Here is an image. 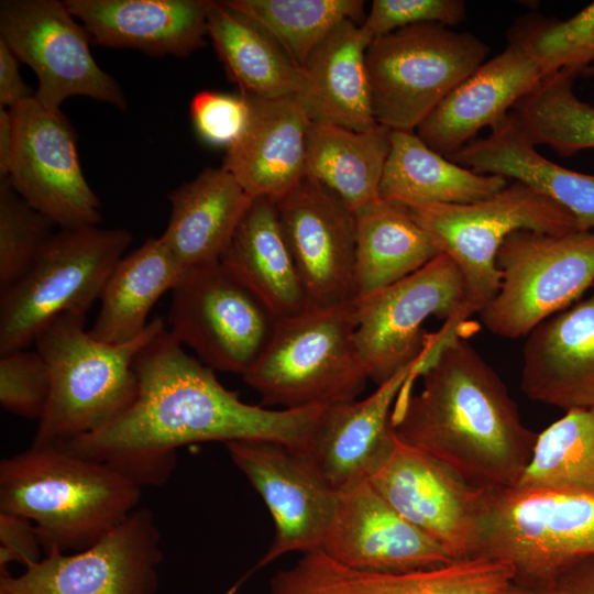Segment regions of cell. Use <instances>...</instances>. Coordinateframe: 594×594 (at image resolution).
Returning a JSON list of instances; mask_svg holds the SVG:
<instances>
[{
	"label": "cell",
	"mask_w": 594,
	"mask_h": 594,
	"mask_svg": "<svg viewBox=\"0 0 594 594\" xmlns=\"http://www.w3.org/2000/svg\"><path fill=\"white\" fill-rule=\"evenodd\" d=\"M183 346L169 330L158 333L135 359L139 389L130 408L64 447L107 463L141 488L163 485L177 449L187 444L268 440L308 449L327 406L277 410L246 404Z\"/></svg>",
	"instance_id": "cell-1"
},
{
	"label": "cell",
	"mask_w": 594,
	"mask_h": 594,
	"mask_svg": "<svg viewBox=\"0 0 594 594\" xmlns=\"http://www.w3.org/2000/svg\"><path fill=\"white\" fill-rule=\"evenodd\" d=\"M422 387L411 378L392 414L398 440L437 459L466 483L515 487L538 433L525 426L503 380L457 332L425 363Z\"/></svg>",
	"instance_id": "cell-2"
},
{
	"label": "cell",
	"mask_w": 594,
	"mask_h": 594,
	"mask_svg": "<svg viewBox=\"0 0 594 594\" xmlns=\"http://www.w3.org/2000/svg\"><path fill=\"white\" fill-rule=\"evenodd\" d=\"M141 490L65 447L31 444L0 462V512L32 521L45 553L92 546L138 508Z\"/></svg>",
	"instance_id": "cell-3"
},
{
	"label": "cell",
	"mask_w": 594,
	"mask_h": 594,
	"mask_svg": "<svg viewBox=\"0 0 594 594\" xmlns=\"http://www.w3.org/2000/svg\"><path fill=\"white\" fill-rule=\"evenodd\" d=\"M85 320L86 315L62 314L34 342L48 366L52 386L33 446L64 447L124 414L138 395L135 359L166 329L157 317L135 339L105 343L85 330Z\"/></svg>",
	"instance_id": "cell-4"
},
{
	"label": "cell",
	"mask_w": 594,
	"mask_h": 594,
	"mask_svg": "<svg viewBox=\"0 0 594 594\" xmlns=\"http://www.w3.org/2000/svg\"><path fill=\"white\" fill-rule=\"evenodd\" d=\"M359 300L276 320L265 350L242 376L264 406L299 409L358 399L369 377L355 345Z\"/></svg>",
	"instance_id": "cell-5"
},
{
	"label": "cell",
	"mask_w": 594,
	"mask_h": 594,
	"mask_svg": "<svg viewBox=\"0 0 594 594\" xmlns=\"http://www.w3.org/2000/svg\"><path fill=\"white\" fill-rule=\"evenodd\" d=\"M132 241L125 229H59L28 272L0 292V354L25 350L62 314L86 315Z\"/></svg>",
	"instance_id": "cell-6"
},
{
	"label": "cell",
	"mask_w": 594,
	"mask_h": 594,
	"mask_svg": "<svg viewBox=\"0 0 594 594\" xmlns=\"http://www.w3.org/2000/svg\"><path fill=\"white\" fill-rule=\"evenodd\" d=\"M410 209L462 276L461 323L479 314L496 295L501 284L497 253L513 232L564 234L580 230L566 209L518 182L475 202Z\"/></svg>",
	"instance_id": "cell-7"
},
{
	"label": "cell",
	"mask_w": 594,
	"mask_h": 594,
	"mask_svg": "<svg viewBox=\"0 0 594 594\" xmlns=\"http://www.w3.org/2000/svg\"><path fill=\"white\" fill-rule=\"evenodd\" d=\"M488 53V45L474 34L438 23L374 38L365 66L375 122L389 130L416 131Z\"/></svg>",
	"instance_id": "cell-8"
},
{
	"label": "cell",
	"mask_w": 594,
	"mask_h": 594,
	"mask_svg": "<svg viewBox=\"0 0 594 594\" xmlns=\"http://www.w3.org/2000/svg\"><path fill=\"white\" fill-rule=\"evenodd\" d=\"M477 556L510 563L515 583L550 586L563 569L594 557V493L490 490Z\"/></svg>",
	"instance_id": "cell-9"
},
{
	"label": "cell",
	"mask_w": 594,
	"mask_h": 594,
	"mask_svg": "<svg viewBox=\"0 0 594 594\" xmlns=\"http://www.w3.org/2000/svg\"><path fill=\"white\" fill-rule=\"evenodd\" d=\"M499 288L479 312L494 336L517 339L594 286V231L513 232L496 258Z\"/></svg>",
	"instance_id": "cell-10"
},
{
	"label": "cell",
	"mask_w": 594,
	"mask_h": 594,
	"mask_svg": "<svg viewBox=\"0 0 594 594\" xmlns=\"http://www.w3.org/2000/svg\"><path fill=\"white\" fill-rule=\"evenodd\" d=\"M463 296L458 267L441 253L402 280L356 298L355 345L369 381L380 386L435 352V334L422 330L429 317L446 319V336L457 333Z\"/></svg>",
	"instance_id": "cell-11"
},
{
	"label": "cell",
	"mask_w": 594,
	"mask_h": 594,
	"mask_svg": "<svg viewBox=\"0 0 594 594\" xmlns=\"http://www.w3.org/2000/svg\"><path fill=\"white\" fill-rule=\"evenodd\" d=\"M172 334L213 371L245 375L273 334L276 319L221 262L184 274L172 290Z\"/></svg>",
	"instance_id": "cell-12"
},
{
	"label": "cell",
	"mask_w": 594,
	"mask_h": 594,
	"mask_svg": "<svg viewBox=\"0 0 594 594\" xmlns=\"http://www.w3.org/2000/svg\"><path fill=\"white\" fill-rule=\"evenodd\" d=\"M163 558L154 513L138 507L84 550L52 551L19 575L0 566V593L156 594Z\"/></svg>",
	"instance_id": "cell-13"
},
{
	"label": "cell",
	"mask_w": 594,
	"mask_h": 594,
	"mask_svg": "<svg viewBox=\"0 0 594 594\" xmlns=\"http://www.w3.org/2000/svg\"><path fill=\"white\" fill-rule=\"evenodd\" d=\"M0 38L34 72V97L46 109L59 110L76 96L127 108L120 85L97 64L88 32L64 1L2 0Z\"/></svg>",
	"instance_id": "cell-14"
},
{
	"label": "cell",
	"mask_w": 594,
	"mask_h": 594,
	"mask_svg": "<svg viewBox=\"0 0 594 594\" xmlns=\"http://www.w3.org/2000/svg\"><path fill=\"white\" fill-rule=\"evenodd\" d=\"M226 448L264 501L275 526L267 551L229 591L237 592L253 572L285 554L321 550L338 491L306 450L268 440H237Z\"/></svg>",
	"instance_id": "cell-15"
},
{
	"label": "cell",
	"mask_w": 594,
	"mask_h": 594,
	"mask_svg": "<svg viewBox=\"0 0 594 594\" xmlns=\"http://www.w3.org/2000/svg\"><path fill=\"white\" fill-rule=\"evenodd\" d=\"M371 484L407 521L454 560L477 556L490 490L473 486L431 455L396 438Z\"/></svg>",
	"instance_id": "cell-16"
},
{
	"label": "cell",
	"mask_w": 594,
	"mask_h": 594,
	"mask_svg": "<svg viewBox=\"0 0 594 594\" xmlns=\"http://www.w3.org/2000/svg\"><path fill=\"white\" fill-rule=\"evenodd\" d=\"M11 111L15 142L7 178L12 187L59 229L98 226L101 202L80 167L69 120L34 96Z\"/></svg>",
	"instance_id": "cell-17"
},
{
	"label": "cell",
	"mask_w": 594,
	"mask_h": 594,
	"mask_svg": "<svg viewBox=\"0 0 594 594\" xmlns=\"http://www.w3.org/2000/svg\"><path fill=\"white\" fill-rule=\"evenodd\" d=\"M307 310L355 299V218L334 194L305 176L275 201Z\"/></svg>",
	"instance_id": "cell-18"
},
{
	"label": "cell",
	"mask_w": 594,
	"mask_h": 594,
	"mask_svg": "<svg viewBox=\"0 0 594 594\" xmlns=\"http://www.w3.org/2000/svg\"><path fill=\"white\" fill-rule=\"evenodd\" d=\"M321 551L342 565L369 572H409L457 561L399 515L369 480L338 491Z\"/></svg>",
	"instance_id": "cell-19"
},
{
	"label": "cell",
	"mask_w": 594,
	"mask_h": 594,
	"mask_svg": "<svg viewBox=\"0 0 594 594\" xmlns=\"http://www.w3.org/2000/svg\"><path fill=\"white\" fill-rule=\"evenodd\" d=\"M515 578L510 563L482 556L426 570L369 572L342 565L318 550L278 571L267 594H499Z\"/></svg>",
	"instance_id": "cell-20"
},
{
	"label": "cell",
	"mask_w": 594,
	"mask_h": 594,
	"mask_svg": "<svg viewBox=\"0 0 594 594\" xmlns=\"http://www.w3.org/2000/svg\"><path fill=\"white\" fill-rule=\"evenodd\" d=\"M544 73L528 44L510 33L508 44L455 87L416 129L433 151L450 157L483 128L502 122Z\"/></svg>",
	"instance_id": "cell-21"
},
{
	"label": "cell",
	"mask_w": 594,
	"mask_h": 594,
	"mask_svg": "<svg viewBox=\"0 0 594 594\" xmlns=\"http://www.w3.org/2000/svg\"><path fill=\"white\" fill-rule=\"evenodd\" d=\"M520 388L565 411L594 408V286L526 336Z\"/></svg>",
	"instance_id": "cell-22"
},
{
	"label": "cell",
	"mask_w": 594,
	"mask_h": 594,
	"mask_svg": "<svg viewBox=\"0 0 594 594\" xmlns=\"http://www.w3.org/2000/svg\"><path fill=\"white\" fill-rule=\"evenodd\" d=\"M427 359L406 367L364 399L324 408L307 452L337 491L369 480L385 458L394 440L395 402L407 382L421 374Z\"/></svg>",
	"instance_id": "cell-23"
},
{
	"label": "cell",
	"mask_w": 594,
	"mask_h": 594,
	"mask_svg": "<svg viewBox=\"0 0 594 594\" xmlns=\"http://www.w3.org/2000/svg\"><path fill=\"white\" fill-rule=\"evenodd\" d=\"M248 100L249 122L241 136L226 150L222 167L251 198L276 201L306 176L311 120L297 95Z\"/></svg>",
	"instance_id": "cell-24"
},
{
	"label": "cell",
	"mask_w": 594,
	"mask_h": 594,
	"mask_svg": "<svg viewBox=\"0 0 594 594\" xmlns=\"http://www.w3.org/2000/svg\"><path fill=\"white\" fill-rule=\"evenodd\" d=\"M209 0H65L91 43L186 57L205 45Z\"/></svg>",
	"instance_id": "cell-25"
},
{
	"label": "cell",
	"mask_w": 594,
	"mask_h": 594,
	"mask_svg": "<svg viewBox=\"0 0 594 594\" xmlns=\"http://www.w3.org/2000/svg\"><path fill=\"white\" fill-rule=\"evenodd\" d=\"M252 199L222 166L168 195L170 216L160 237L184 274L220 261Z\"/></svg>",
	"instance_id": "cell-26"
},
{
	"label": "cell",
	"mask_w": 594,
	"mask_h": 594,
	"mask_svg": "<svg viewBox=\"0 0 594 594\" xmlns=\"http://www.w3.org/2000/svg\"><path fill=\"white\" fill-rule=\"evenodd\" d=\"M480 174L518 182L548 197L594 231V175L579 173L542 156L512 112L483 139H473L448 157Z\"/></svg>",
	"instance_id": "cell-27"
},
{
	"label": "cell",
	"mask_w": 594,
	"mask_h": 594,
	"mask_svg": "<svg viewBox=\"0 0 594 594\" xmlns=\"http://www.w3.org/2000/svg\"><path fill=\"white\" fill-rule=\"evenodd\" d=\"M370 43L359 23L345 20L310 53L300 68L297 96L311 121L355 131L377 124L365 66Z\"/></svg>",
	"instance_id": "cell-28"
},
{
	"label": "cell",
	"mask_w": 594,
	"mask_h": 594,
	"mask_svg": "<svg viewBox=\"0 0 594 594\" xmlns=\"http://www.w3.org/2000/svg\"><path fill=\"white\" fill-rule=\"evenodd\" d=\"M220 262L276 320L307 310L304 287L274 200L252 199Z\"/></svg>",
	"instance_id": "cell-29"
},
{
	"label": "cell",
	"mask_w": 594,
	"mask_h": 594,
	"mask_svg": "<svg viewBox=\"0 0 594 594\" xmlns=\"http://www.w3.org/2000/svg\"><path fill=\"white\" fill-rule=\"evenodd\" d=\"M507 185L504 177L476 173L439 154L416 131H391L381 199L409 208L470 204L488 198Z\"/></svg>",
	"instance_id": "cell-30"
},
{
	"label": "cell",
	"mask_w": 594,
	"mask_h": 594,
	"mask_svg": "<svg viewBox=\"0 0 594 594\" xmlns=\"http://www.w3.org/2000/svg\"><path fill=\"white\" fill-rule=\"evenodd\" d=\"M355 298L417 272L440 253L409 207L380 199L354 212Z\"/></svg>",
	"instance_id": "cell-31"
},
{
	"label": "cell",
	"mask_w": 594,
	"mask_h": 594,
	"mask_svg": "<svg viewBox=\"0 0 594 594\" xmlns=\"http://www.w3.org/2000/svg\"><path fill=\"white\" fill-rule=\"evenodd\" d=\"M391 131L380 124L355 131L310 121L306 176L334 194L353 212L380 200Z\"/></svg>",
	"instance_id": "cell-32"
},
{
	"label": "cell",
	"mask_w": 594,
	"mask_h": 594,
	"mask_svg": "<svg viewBox=\"0 0 594 594\" xmlns=\"http://www.w3.org/2000/svg\"><path fill=\"white\" fill-rule=\"evenodd\" d=\"M207 33L228 77L248 98L297 95L301 72L287 52L254 21L222 1H208Z\"/></svg>",
	"instance_id": "cell-33"
},
{
	"label": "cell",
	"mask_w": 594,
	"mask_h": 594,
	"mask_svg": "<svg viewBox=\"0 0 594 594\" xmlns=\"http://www.w3.org/2000/svg\"><path fill=\"white\" fill-rule=\"evenodd\" d=\"M183 276L161 237L147 239L114 266L89 334L105 343L135 339L146 329L147 315L158 298Z\"/></svg>",
	"instance_id": "cell-34"
},
{
	"label": "cell",
	"mask_w": 594,
	"mask_h": 594,
	"mask_svg": "<svg viewBox=\"0 0 594 594\" xmlns=\"http://www.w3.org/2000/svg\"><path fill=\"white\" fill-rule=\"evenodd\" d=\"M580 73L566 68L546 76L510 111L535 145H547L563 156L594 148V106L574 91Z\"/></svg>",
	"instance_id": "cell-35"
},
{
	"label": "cell",
	"mask_w": 594,
	"mask_h": 594,
	"mask_svg": "<svg viewBox=\"0 0 594 594\" xmlns=\"http://www.w3.org/2000/svg\"><path fill=\"white\" fill-rule=\"evenodd\" d=\"M515 487L594 493V408L568 410L538 433Z\"/></svg>",
	"instance_id": "cell-36"
},
{
	"label": "cell",
	"mask_w": 594,
	"mask_h": 594,
	"mask_svg": "<svg viewBox=\"0 0 594 594\" xmlns=\"http://www.w3.org/2000/svg\"><path fill=\"white\" fill-rule=\"evenodd\" d=\"M248 16L301 68L314 48L342 21L360 25L366 13L361 0H222Z\"/></svg>",
	"instance_id": "cell-37"
},
{
	"label": "cell",
	"mask_w": 594,
	"mask_h": 594,
	"mask_svg": "<svg viewBox=\"0 0 594 594\" xmlns=\"http://www.w3.org/2000/svg\"><path fill=\"white\" fill-rule=\"evenodd\" d=\"M54 226L0 179V292L13 285L33 265L51 238Z\"/></svg>",
	"instance_id": "cell-38"
},
{
	"label": "cell",
	"mask_w": 594,
	"mask_h": 594,
	"mask_svg": "<svg viewBox=\"0 0 594 594\" xmlns=\"http://www.w3.org/2000/svg\"><path fill=\"white\" fill-rule=\"evenodd\" d=\"M510 33L528 44L544 76L566 68L583 73L594 63V2L566 20L527 19Z\"/></svg>",
	"instance_id": "cell-39"
},
{
	"label": "cell",
	"mask_w": 594,
	"mask_h": 594,
	"mask_svg": "<svg viewBox=\"0 0 594 594\" xmlns=\"http://www.w3.org/2000/svg\"><path fill=\"white\" fill-rule=\"evenodd\" d=\"M51 373L37 351L1 355L0 404L13 415L40 420L51 396Z\"/></svg>",
	"instance_id": "cell-40"
},
{
	"label": "cell",
	"mask_w": 594,
	"mask_h": 594,
	"mask_svg": "<svg viewBox=\"0 0 594 594\" xmlns=\"http://www.w3.org/2000/svg\"><path fill=\"white\" fill-rule=\"evenodd\" d=\"M465 12L462 0H374L361 30L372 42L417 24L438 23L452 28L465 19Z\"/></svg>",
	"instance_id": "cell-41"
},
{
	"label": "cell",
	"mask_w": 594,
	"mask_h": 594,
	"mask_svg": "<svg viewBox=\"0 0 594 594\" xmlns=\"http://www.w3.org/2000/svg\"><path fill=\"white\" fill-rule=\"evenodd\" d=\"M189 114L194 129L204 143L228 150L246 128L250 103L241 94L206 89L191 98Z\"/></svg>",
	"instance_id": "cell-42"
},
{
	"label": "cell",
	"mask_w": 594,
	"mask_h": 594,
	"mask_svg": "<svg viewBox=\"0 0 594 594\" xmlns=\"http://www.w3.org/2000/svg\"><path fill=\"white\" fill-rule=\"evenodd\" d=\"M41 543L28 518L0 512V566L16 562L24 568L41 560Z\"/></svg>",
	"instance_id": "cell-43"
},
{
	"label": "cell",
	"mask_w": 594,
	"mask_h": 594,
	"mask_svg": "<svg viewBox=\"0 0 594 594\" xmlns=\"http://www.w3.org/2000/svg\"><path fill=\"white\" fill-rule=\"evenodd\" d=\"M19 59L0 38V107L13 109L34 96L32 89L21 77Z\"/></svg>",
	"instance_id": "cell-44"
},
{
	"label": "cell",
	"mask_w": 594,
	"mask_h": 594,
	"mask_svg": "<svg viewBox=\"0 0 594 594\" xmlns=\"http://www.w3.org/2000/svg\"><path fill=\"white\" fill-rule=\"evenodd\" d=\"M558 594H594V557L580 560L563 569L552 581Z\"/></svg>",
	"instance_id": "cell-45"
},
{
	"label": "cell",
	"mask_w": 594,
	"mask_h": 594,
	"mask_svg": "<svg viewBox=\"0 0 594 594\" xmlns=\"http://www.w3.org/2000/svg\"><path fill=\"white\" fill-rule=\"evenodd\" d=\"M15 133L11 109L0 107V179L7 178L14 150Z\"/></svg>",
	"instance_id": "cell-46"
},
{
	"label": "cell",
	"mask_w": 594,
	"mask_h": 594,
	"mask_svg": "<svg viewBox=\"0 0 594 594\" xmlns=\"http://www.w3.org/2000/svg\"><path fill=\"white\" fill-rule=\"evenodd\" d=\"M509 591L512 594H558L550 586H530L515 582L509 586Z\"/></svg>",
	"instance_id": "cell-47"
},
{
	"label": "cell",
	"mask_w": 594,
	"mask_h": 594,
	"mask_svg": "<svg viewBox=\"0 0 594 594\" xmlns=\"http://www.w3.org/2000/svg\"><path fill=\"white\" fill-rule=\"evenodd\" d=\"M583 74L585 75H594V63L591 64L590 66H587L584 70H583Z\"/></svg>",
	"instance_id": "cell-48"
},
{
	"label": "cell",
	"mask_w": 594,
	"mask_h": 594,
	"mask_svg": "<svg viewBox=\"0 0 594 594\" xmlns=\"http://www.w3.org/2000/svg\"><path fill=\"white\" fill-rule=\"evenodd\" d=\"M499 594H512V593H510L509 587H508L506 591H504V592H502Z\"/></svg>",
	"instance_id": "cell-49"
},
{
	"label": "cell",
	"mask_w": 594,
	"mask_h": 594,
	"mask_svg": "<svg viewBox=\"0 0 594 594\" xmlns=\"http://www.w3.org/2000/svg\"><path fill=\"white\" fill-rule=\"evenodd\" d=\"M227 594H242V593H239V592H228Z\"/></svg>",
	"instance_id": "cell-50"
},
{
	"label": "cell",
	"mask_w": 594,
	"mask_h": 594,
	"mask_svg": "<svg viewBox=\"0 0 594 594\" xmlns=\"http://www.w3.org/2000/svg\"><path fill=\"white\" fill-rule=\"evenodd\" d=\"M0 594H2V593H0Z\"/></svg>",
	"instance_id": "cell-51"
}]
</instances>
